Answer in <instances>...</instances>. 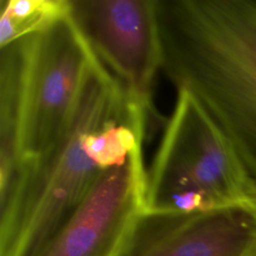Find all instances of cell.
Masks as SVG:
<instances>
[{
    "instance_id": "obj_1",
    "label": "cell",
    "mask_w": 256,
    "mask_h": 256,
    "mask_svg": "<svg viewBox=\"0 0 256 256\" xmlns=\"http://www.w3.org/2000/svg\"><path fill=\"white\" fill-rule=\"evenodd\" d=\"M162 70L232 145L256 192V0H158Z\"/></svg>"
},
{
    "instance_id": "obj_2",
    "label": "cell",
    "mask_w": 256,
    "mask_h": 256,
    "mask_svg": "<svg viewBox=\"0 0 256 256\" xmlns=\"http://www.w3.org/2000/svg\"><path fill=\"white\" fill-rule=\"evenodd\" d=\"M134 112H142L96 59L64 136L46 155L19 168L0 194V256H34L46 244L104 172L88 152V132Z\"/></svg>"
},
{
    "instance_id": "obj_3",
    "label": "cell",
    "mask_w": 256,
    "mask_h": 256,
    "mask_svg": "<svg viewBox=\"0 0 256 256\" xmlns=\"http://www.w3.org/2000/svg\"><path fill=\"white\" fill-rule=\"evenodd\" d=\"M255 194L232 145L196 98L176 102L148 172L145 212L192 214L248 204Z\"/></svg>"
},
{
    "instance_id": "obj_4",
    "label": "cell",
    "mask_w": 256,
    "mask_h": 256,
    "mask_svg": "<svg viewBox=\"0 0 256 256\" xmlns=\"http://www.w3.org/2000/svg\"><path fill=\"white\" fill-rule=\"evenodd\" d=\"M16 48L18 172L46 155L68 132L96 58L72 15Z\"/></svg>"
},
{
    "instance_id": "obj_5",
    "label": "cell",
    "mask_w": 256,
    "mask_h": 256,
    "mask_svg": "<svg viewBox=\"0 0 256 256\" xmlns=\"http://www.w3.org/2000/svg\"><path fill=\"white\" fill-rule=\"evenodd\" d=\"M72 16L128 100L156 116L154 85L164 62L158 0H72Z\"/></svg>"
},
{
    "instance_id": "obj_6",
    "label": "cell",
    "mask_w": 256,
    "mask_h": 256,
    "mask_svg": "<svg viewBox=\"0 0 256 256\" xmlns=\"http://www.w3.org/2000/svg\"><path fill=\"white\" fill-rule=\"evenodd\" d=\"M144 150L105 170L82 204L34 256H118L145 212Z\"/></svg>"
},
{
    "instance_id": "obj_7",
    "label": "cell",
    "mask_w": 256,
    "mask_h": 256,
    "mask_svg": "<svg viewBox=\"0 0 256 256\" xmlns=\"http://www.w3.org/2000/svg\"><path fill=\"white\" fill-rule=\"evenodd\" d=\"M254 226L252 200L192 214L144 212L118 256H245Z\"/></svg>"
},
{
    "instance_id": "obj_8",
    "label": "cell",
    "mask_w": 256,
    "mask_h": 256,
    "mask_svg": "<svg viewBox=\"0 0 256 256\" xmlns=\"http://www.w3.org/2000/svg\"><path fill=\"white\" fill-rule=\"evenodd\" d=\"M0 46L45 32L72 15V0H2Z\"/></svg>"
},
{
    "instance_id": "obj_9",
    "label": "cell",
    "mask_w": 256,
    "mask_h": 256,
    "mask_svg": "<svg viewBox=\"0 0 256 256\" xmlns=\"http://www.w3.org/2000/svg\"><path fill=\"white\" fill-rule=\"evenodd\" d=\"M252 212H254L255 226H254V232H252V242H250V246L249 249H248V252L245 256H256V192L252 198Z\"/></svg>"
}]
</instances>
